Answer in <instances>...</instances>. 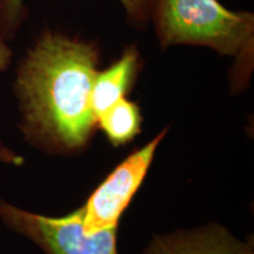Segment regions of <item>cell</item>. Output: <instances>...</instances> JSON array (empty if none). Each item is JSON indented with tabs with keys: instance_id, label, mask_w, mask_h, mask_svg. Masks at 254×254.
Masks as SVG:
<instances>
[{
	"instance_id": "obj_1",
	"label": "cell",
	"mask_w": 254,
	"mask_h": 254,
	"mask_svg": "<svg viewBox=\"0 0 254 254\" xmlns=\"http://www.w3.org/2000/svg\"><path fill=\"white\" fill-rule=\"evenodd\" d=\"M99 60V49L78 38L46 30L34 40L13 84L32 145L59 154L87 145L98 124L91 93Z\"/></svg>"
},
{
	"instance_id": "obj_2",
	"label": "cell",
	"mask_w": 254,
	"mask_h": 254,
	"mask_svg": "<svg viewBox=\"0 0 254 254\" xmlns=\"http://www.w3.org/2000/svg\"><path fill=\"white\" fill-rule=\"evenodd\" d=\"M151 21L164 49L196 45L231 56L250 67L254 14L232 11L218 0H155Z\"/></svg>"
},
{
	"instance_id": "obj_3",
	"label": "cell",
	"mask_w": 254,
	"mask_h": 254,
	"mask_svg": "<svg viewBox=\"0 0 254 254\" xmlns=\"http://www.w3.org/2000/svg\"><path fill=\"white\" fill-rule=\"evenodd\" d=\"M0 220L11 231L36 244L45 254H119L118 228L86 233L81 207L56 218L33 213L0 199Z\"/></svg>"
},
{
	"instance_id": "obj_4",
	"label": "cell",
	"mask_w": 254,
	"mask_h": 254,
	"mask_svg": "<svg viewBox=\"0 0 254 254\" xmlns=\"http://www.w3.org/2000/svg\"><path fill=\"white\" fill-rule=\"evenodd\" d=\"M166 129L129 154L107 176L81 207L82 225L88 234L118 228L119 219L144 182Z\"/></svg>"
},
{
	"instance_id": "obj_5",
	"label": "cell",
	"mask_w": 254,
	"mask_h": 254,
	"mask_svg": "<svg viewBox=\"0 0 254 254\" xmlns=\"http://www.w3.org/2000/svg\"><path fill=\"white\" fill-rule=\"evenodd\" d=\"M142 254H254L252 241L237 239L217 224L158 234Z\"/></svg>"
},
{
	"instance_id": "obj_6",
	"label": "cell",
	"mask_w": 254,
	"mask_h": 254,
	"mask_svg": "<svg viewBox=\"0 0 254 254\" xmlns=\"http://www.w3.org/2000/svg\"><path fill=\"white\" fill-rule=\"evenodd\" d=\"M140 66L138 50L135 46H128L109 68L97 72L91 93L92 109L97 122L100 114L122 98H126V94L134 85Z\"/></svg>"
},
{
	"instance_id": "obj_7",
	"label": "cell",
	"mask_w": 254,
	"mask_h": 254,
	"mask_svg": "<svg viewBox=\"0 0 254 254\" xmlns=\"http://www.w3.org/2000/svg\"><path fill=\"white\" fill-rule=\"evenodd\" d=\"M128 21L135 27L151 23L155 0H120ZM25 0H0V37L12 39L26 15Z\"/></svg>"
},
{
	"instance_id": "obj_8",
	"label": "cell",
	"mask_w": 254,
	"mask_h": 254,
	"mask_svg": "<svg viewBox=\"0 0 254 254\" xmlns=\"http://www.w3.org/2000/svg\"><path fill=\"white\" fill-rule=\"evenodd\" d=\"M98 124L111 144L125 145L140 132V110L135 103L122 98L98 117Z\"/></svg>"
},
{
	"instance_id": "obj_9",
	"label": "cell",
	"mask_w": 254,
	"mask_h": 254,
	"mask_svg": "<svg viewBox=\"0 0 254 254\" xmlns=\"http://www.w3.org/2000/svg\"><path fill=\"white\" fill-rule=\"evenodd\" d=\"M12 56H13V52H12L11 47L8 46L7 40L0 37V72L5 71L8 67L9 64H11ZM0 161L19 166L24 163V159L15 154L14 152L7 150V148L0 147Z\"/></svg>"
}]
</instances>
